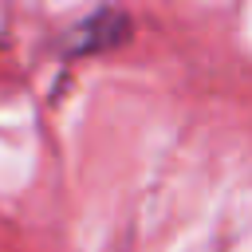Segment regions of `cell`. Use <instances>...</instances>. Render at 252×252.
<instances>
[{"mask_svg": "<svg viewBox=\"0 0 252 252\" xmlns=\"http://www.w3.org/2000/svg\"><path fill=\"white\" fill-rule=\"evenodd\" d=\"M134 39V20L122 12V8H98L91 12L79 28H75V43H71V55H98V51H114V47H126Z\"/></svg>", "mask_w": 252, "mask_h": 252, "instance_id": "1", "label": "cell"}]
</instances>
